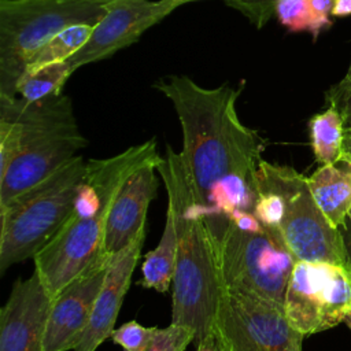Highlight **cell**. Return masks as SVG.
Masks as SVG:
<instances>
[{
  "mask_svg": "<svg viewBox=\"0 0 351 351\" xmlns=\"http://www.w3.org/2000/svg\"><path fill=\"white\" fill-rule=\"evenodd\" d=\"M154 88L171 101L180 119V154L215 250L234 211L254 213L265 140L237 115L243 88H203L186 75L160 78Z\"/></svg>",
  "mask_w": 351,
  "mask_h": 351,
  "instance_id": "obj_1",
  "label": "cell"
},
{
  "mask_svg": "<svg viewBox=\"0 0 351 351\" xmlns=\"http://www.w3.org/2000/svg\"><path fill=\"white\" fill-rule=\"evenodd\" d=\"M156 171L165 182L167 211L177 233L171 322L193 329L196 346L213 343L222 295L214 244L181 154L167 145Z\"/></svg>",
  "mask_w": 351,
  "mask_h": 351,
  "instance_id": "obj_2",
  "label": "cell"
},
{
  "mask_svg": "<svg viewBox=\"0 0 351 351\" xmlns=\"http://www.w3.org/2000/svg\"><path fill=\"white\" fill-rule=\"evenodd\" d=\"M160 160L156 141L151 138L114 156L86 162L70 217L33 258L34 269L53 296L104 255L106 222L122 182L137 169Z\"/></svg>",
  "mask_w": 351,
  "mask_h": 351,
  "instance_id": "obj_3",
  "label": "cell"
},
{
  "mask_svg": "<svg viewBox=\"0 0 351 351\" xmlns=\"http://www.w3.org/2000/svg\"><path fill=\"white\" fill-rule=\"evenodd\" d=\"M254 214L298 261L348 265L341 229L317 204L308 180L293 167L261 159Z\"/></svg>",
  "mask_w": 351,
  "mask_h": 351,
  "instance_id": "obj_4",
  "label": "cell"
},
{
  "mask_svg": "<svg viewBox=\"0 0 351 351\" xmlns=\"http://www.w3.org/2000/svg\"><path fill=\"white\" fill-rule=\"evenodd\" d=\"M3 99L15 114L21 134L18 155L0 177V206L58 171L88 145L67 96L34 103L19 96Z\"/></svg>",
  "mask_w": 351,
  "mask_h": 351,
  "instance_id": "obj_5",
  "label": "cell"
},
{
  "mask_svg": "<svg viewBox=\"0 0 351 351\" xmlns=\"http://www.w3.org/2000/svg\"><path fill=\"white\" fill-rule=\"evenodd\" d=\"M86 174L81 155L0 206V273L34 258L70 217Z\"/></svg>",
  "mask_w": 351,
  "mask_h": 351,
  "instance_id": "obj_6",
  "label": "cell"
},
{
  "mask_svg": "<svg viewBox=\"0 0 351 351\" xmlns=\"http://www.w3.org/2000/svg\"><path fill=\"white\" fill-rule=\"evenodd\" d=\"M106 12V4L95 0H0V96L16 97L29 59L56 33L96 25Z\"/></svg>",
  "mask_w": 351,
  "mask_h": 351,
  "instance_id": "obj_7",
  "label": "cell"
},
{
  "mask_svg": "<svg viewBox=\"0 0 351 351\" xmlns=\"http://www.w3.org/2000/svg\"><path fill=\"white\" fill-rule=\"evenodd\" d=\"M222 291L243 292L284 307L298 259L280 237L263 228L251 232L230 223L215 248Z\"/></svg>",
  "mask_w": 351,
  "mask_h": 351,
  "instance_id": "obj_8",
  "label": "cell"
},
{
  "mask_svg": "<svg viewBox=\"0 0 351 351\" xmlns=\"http://www.w3.org/2000/svg\"><path fill=\"white\" fill-rule=\"evenodd\" d=\"M284 311L303 336L344 322L351 313V266L298 261L287 285Z\"/></svg>",
  "mask_w": 351,
  "mask_h": 351,
  "instance_id": "obj_9",
  "label": "cell"
},
{
  "mask_svg": "<svg viewBox=\"0 0 351 351\" xmlns=\"http://www.w3.org/2000/svg\"><path fill=\"white\" fill-rule=\"evenodd\" d=\"M214 332L219 351H303L284 307L243 292L222 291Z\"/></svg>",
  "mask_w": 351,
  "mask_h": 351,
  "instance_id": "obj_10",
  "label": "cell"
},
{
  "mask_svg": "<svg viewBox=\"0 0 351 351\" xmlns=\"http://www.w3.org/2000/svg\"><path fill=\"white\" fill-rule=\"evenodd\" d=\"M188 0H114L106 4L107 12L95 25L85 45L67 62L78 67L112 56L141 37L144 32L160 22Z\"/></svg>",
  "mask_w": 351,
  "mask_h": 351,
  "instance_id": "obj_11",
  "label": "cell"
},
{
  "mask_svg": "<svg viewBox=\"0 0 351 351\" xmlns=\"http://www.w3.org/2000/svg\"><path fill=\"white\" fill-rule=\"evenodd\" d=\"M111 258L101 255L53 296L44 351L74 350L88 326Z\"/></svg>",
  "mask_w": 351,
  "mask_h": 351,
  "instance_id": "obj_12",
  "label": "cell"
},
{
  "mask_svg": "<svg viewBox=\"0 0 351 351\" xmlns=\"http://www.w3.org/2000/svg\"><path fill=\"white\" fill-rule=\"evenodd\" d=\"M52 300L36 269L18 278L0 310V351H44Z\"/></svg>",
  "mask_w": 351,
  "mask_h": 351,
  "instance_id": "obj_13",
  "label": "cell"
},
{
  "mask_svg": "<svg viewBox=\"0 0 351 351\" xmlns=\"http://www.w3.org/2000/svg\"><path fill=\"white\" fill-rule=\"evenodd\" d=\"M156 167V163H148L137 169L117 191L106 222L103 240L106 255H117L145 232L148 206L158 191Z\"/></svg>",
  "mask_w": 351,
  "mask_h": 351,
  "instance_id": "obj_14",
  "label": "cell"
},
{
  "mask_svg": "<svg viewBox=\"0 0 351 351\" xmlns=\"http://www.w3.org/2000/svg\"><path fill=\"white\" fill-rule=\"evenodd\" d=\"M144 237L145 232L111 258L90 319L74 351H96L106 339L111 337L114 324L132 281V274L140 258Z\"/></svg>",
  "mask_w": 351,
  "mask_h": 351,
  "instance_id": "obj_15",
  "label": "cell"
},
{
  "mask_svg": "<svg viewBox=\"0 0 351 351\" xmlns=\"http://www.w3.org/2000/svg\"><path fill=\"white\" fill-rule=\"evenodd\" d=\"M307 180L325 217L333 226L341 228L351 208V162L341 158L337 163L319 166Z\"/></svg>",
  "mask_w": 351,
  "mask_h": 351,
  "instance_id": "obj_16",
  "label": "cell"
},
{
  "mask_svg": "<svg viewBox=\"0 0 351 351\" xmlns=\"http://www.w3.org/2000/svg\"><path fill=\"white\" fill-rule=\"evenodd\" d=\"M141 280L137 282L144 288L166 293L174 280L177 263V233L173 217L166 211L165 229L159 244L144 256Z\"/></svg>",
  "mask_w": 351,
  "mask_h": 351,
  "instance_id": "obj_17",
  "label": "cell"
},
{
  "mask_svg": "<svg viewBox=\"0 0 351 351\" xmlns=\"http://www.w3.org/2000/svg\"><path fill=\"white\" fill-rule=\"evenodd\" d=\"M310 141L314 158L319 166L337 163L343 158L346 128L339 111L329 106L308 121Z\"/></svg>",
  "mask_w": 351,
  "mask_h": 351,
  "instance_id": "obj_18",
  "label": "cell"
},
{
  "mask_svg": "<svg viewBox=\"0 0 351 351\" xmlns=\"http://www.w3.org/2000/svg\"><path fill=\"white\" fill-rule=\"evenodd\" d=\"M93 27L95 25L77 23L60 30L32 55L25 73L37 70L49 63L64 62L70 59L89 40Z\"/></svg>",
  "mask_w": 351,
  "mask_h": 351,
  "instance_id": "obj_19",
  "label": "cell"
},
{
  "mask_svg": "<svg viewBox=\"0 0 351 351\" xmlns=\"http://www.w3.org/2000/svg\"><path fill=\"white\" fill-rule=\"evenodd\" d=\"M73 73L74 70L67 60L49 63L37 70L26 71L16 84V96L29 103L58 96Z\"/></svg>",
  "mask_w": 351,
  "mask_h": 351,
  "instance_id": "obj_20",
  "label": "cell"
},
{
  "mask_svg": "<svg viewBox=\"0 0 351 351\" xmlns=\"http://www.w3.org/2000/svg\"><path fill=\"white\" fill-rule=\"evenodd\" d=\"M274 14L289 32H308L314 40L318 37L308 0H276Z\"/></svg>",
  "mask_w": 351,
  "mask_h": 351,
  "instance_id": "obj_21",
  "label": "cell"
},
{
  "mask_svg": "<svg viewBox=\"0 0 351 351\" xmlns=\"http://www.w3.org/2000/svg\"><path fill=\"white\" fill-rule=\"evenodd\" d=\"M191 341H195L193 329L171 322L163 329L156 328L143 351H184Z\"/></svg>",
  "mask_w": 351,
  "mask_h": 351,
  "instance_id": "obj_22",
  "label": "cell"
},
{
  "mask_svg": "<svg viewBox=\"0 0 351 351\" xmlns=\"http://www.w3.org/2000/svg\"><path fill=\"white\" fill-rule=\"evenodd\" d=\"M155 326H143L137 321H129L114 329L111 339L121 346L123 351H143L155 333Z\"/></svg>",
  "mask_w": 351,
  "mask_h": 351,
  "instance_id": "obj_23",
  "label": "cell"
},
{
  "mask_svg": "<svg viewBox=\"0 0 351 351\" xmlns=\"http://www.w3.org/2000/svg\"><path fill=\"white\" fill-rule=\"evenodd\" d=\"M325 96L326 103L341 115L346 130L351 129V67L336 85L329 88Z\"/></svg>",
  "mask_w": 351,
  "mask_h": 351,
  "instance_id": "obj_24",
  "label": "cell"
},
{
  "mask_svg": "<svg viewBox=\"0 0 351 351\" xmlns=\"http://www.w3.org/2000/svg\"><path fill=\"white\" fill-rule=\"evenodd\" d=\"M226 4L240 11L255 27H263L274 15L276 0H226Z\"/></svg>",
  "mask_w": 351,
  "mask_h": 351,
  "instance_id": "obj_25",
  "label": "cell"
},
{
  "mask_svg": "<svg viewBox=\"0 0 351 351\" xmlns=\"http://www.w3.org/2000/svg\"><path fill=\"white\" fill-rule=\"evenodd\" d=\"M308 4L314 16L317 32L319 34L322 29L329 27L332 23L329 19V14L332 12L333 0H308Z\"/></svg>",
  "mask_w": 351,
  "mask_h": 351,
  "instance_id": "obj_26",
  "label": "cell"
},
{
  "mask_svg": "<svg viewBox=\"0 0 351 351\" xmlns=\"http://www.w3.org/2000/svg\"><path fill=\"white\" fill-rule=\"evenodd\" d=\"M330 14L335 16L350 15L351 14V0H335Z\"/></svg>",
  "mask_w": 351,
  "mask_h": 351,
  "instance_id": "obj_27",
  "label": "cell"
},
{
  "mask_svg": "<svg viewBox=\"0 0 351 351\" xmlns=\"http://www.w3.org/2000/svg\"><path fill=\"white\" fill-rule=\"evenodd\" d=\"M340 229H341L343 241H344V247H346L347 261H348V265L351 266V223L346 222Z\"/></svg>",
  "mask_w": 351,
  "mask_h": 351,
  "instance_id": "obj_28",
  "label": "cell"
},
{
  "mask_svg": "<svg viewBox=\"0 0 351 351\" xmlns=\"http://www.w3.org/2000/svg\"><path fill=\"white\" fill-rule=\"evenodd\" d=\"M343 158L351 162V129L346 130L344 133V143H343Z\"/></svg>",
  "mask_w": 351,
  "mask_h": 351,
  "instance_id": "obj_29",
  "label": "cell"
},
{
  "mask_svg": "<svg viewBox=\"0 0 351 351\" xmlns=\"http://www.w3.org/2000/svg\"><path fill=\"white\" fill-rule=\"evenodd\" d=\"M344 322H346V325L350 328V330H351V313L346 317V319H344Z\"/></svg>",
  "mask_w": 351,
  "mask_h": 351,
  "instance_id": "obj_30",
  "label": "cell"
},
{
  "mask_svg": "<svg viewBox=\"0 0 351 351\" xmlns=\"http://www.w3.org/2000/svg\"><path fill=\"white\" fill-rule=\"evenodd\" d=\"M95 1H100V3L107 4V3H111V1H114V0H95Z\"/></svg>",
  "mask_w": 351,
  "mask_h": 351,
  "instance_id": "obj_31",
  "label": "cell"
},
{
  "mask_svg": "<svg viewBox=\"0 0 351 351\" xmlns=\"http://www.w3.org/2000/svg\"><path fill=\"white\" fill-rule=\"evenodd\" d=\"M347 219H348V222L351 223V208H350V211H348V215H347Z\"/></svg>",
  "mask_w": 351,
  "mask_h": 351,
  "instance_id": "obj_32",
  "label": "cell"
},
{
  "mask_svg": "<svg viewBox=\"0 0 351 351\" xmlns=\"http://www.w3.org/2000/svg\"><path fill=\"white\" fill-rule=\"evenodd\" d=\"M188 1H193V0H188Z\"/></svg>",
  "mask_w": 351,
  "mask_h": 351,
  "instance_id": "obj_33",
  "label": "cell"
},
{
  "mask_svg": "<svg viewBox=\"0 0 351 351\" xmlns=\"http://www.w3.org/2000/svg\"><path fill=\"white\" fill-rule=\"evenodd\" d=\"M350 67H351V63H350Z\"/></svg>",
  "mask_w": 351,
  "mask_h": 351,
  "instance_id": "obj_34",
  "label": "cell"
},
{
  "mask_svg": "<svg viewBox=\"0 0 351 351\" xmlns=\"http://www.w3.org/2000/svg\"><path fill=\"white\" fill-rule=\"evenodd\" d=\"M333 1H335V0H333Z\"/></svg>",
  "mask_w": 351,
  "mask_h": 351,
  "instance_id": "obj_35",
  "label": "cell"
}]
</instances>
